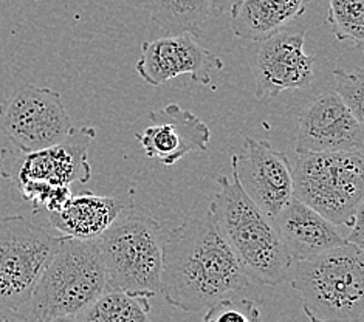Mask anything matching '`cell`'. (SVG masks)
<instances>
[{"label": "cell", "mask_w": 364, "mask_h": 322, "mask_svg": "<svg viewBox=\"0 0 364 322\" xmlns=\"http://www.w3.org/2000/svg\"><path fill=\"white\" fill-rule=\"evenodd\" d=\"M63 237L22 215H0V307H27Z\"/></svg>", "instance_id": "obj_8"}, {"label": "cell", "mask_w": 364, "mask_h": 322, "mask_svg": "<svg viewBox=\"0 0 364 322\" xmlns=\"http://www.w3.org/2000/svg\"><path fill=\"white\" fill-rule=\"evenodd\" d=\"M274 225L293 264L348 243L336 225L294 197L274 217Z\"/></svg>", "instance_id": "obj_15"}, {"label": "cell", "mask_w": 364, "mask_h": 322, "mask_svg": "<svg viewBox=\"0 0 364 322\" xmlns=\"http://www.w3.org/2000/svg\"><path fill=\"white\" fill-rule=\"evenodd\" d=\"M149 299L121 291H104L75 316L76 322H152Z\"/></svg>", "instance_id": "obj_19"}, {"label": "cell", "mask_w": 364, "mask_h": 322, "mask_svg": "<svg viewBox=\"0 0 364 322\" xmlns=\"http://www.w3.org/2000/svg\"><path fill=\"white\" fill-rule=\"evenodd\" d=\"M202 322H261V310L250 299H219L206 308Z\"/></svg>", "instance_id": "obj_22"}, {"label": "cell", "mask_w": 364, "mask_h": 322, "mask_svg": "<svg viewBox=\"0 0 364 322\" xmlns=\"http://www.w3.org/2000/svg\"><path fill=\"white\" fill-rule=\"evenodd\" d=\"M240 188L250 200L274 220L293 197V177L287 154L267 141L245 136L244 152L231 156Z\"/></svg>", "instance_id": "obj_11"}, {"label": "cell", "mask_w": 364, "mask_h": 322, "mask_svg": "<svg viewBox=\"0 0 364 322\" xmlns=\"http://www.w3.org/2000/svg\"><path fill=\"white\" fill-rule=\"evenodd\" d=\"M363 210L355 217V220L350 226V232L349 236H346V240L348 243H352V245H357L360 248H363Z\"/></svg>", "instance_id": "obj_23"}, {"label": "cell", "mask_w": 364, "mask_h": 322, "mask_svg": "<svg viewBox=\"0 0 364 322\" xmlns=\"http://www.w3.org/2000/svg\"><path fill=\"white\" fill-rule=\"evenodd\" d=\"M151 19L169 36L198 38L210 16V0H144Z\"/></svg>", "instance_id": "obj_18"}, {"label": "cell", "mask_w": 364, "mask_h": 322, "mask_svg": "<svg viewBox=\"0 0 364 322\" xmlns=\"http://www.w3.org/2000/svg\"><path fill=\"white\" fill-rule=\"evenodd\" d=\"M132 193L121 197H104L92 193L72 195L59 211L50 213V223L63 236L76 240H95L109 230L118 217L132 210Z\"/></svg>", "instance_id": "obj_16"}, {"label": "cell", "mask_w": 364, "mask_h": 322, "mask_svg": "<svg viewBox=\"0 0 364 322\" xmlns=\"http://www.w3.org/2000/svg\"><path fill=\"white\" fill-rule=\"evenodd\" d=\"M290 285L310 322H360L364 302L363 248L346 243L291 265Z\"/></svg>", "instance_id": "obj_5"}, {"label": "cell", "mask_w": 364, "mask_h": 322, "mask_svg": "<svg viewBox=\"0 0 364 322\" xmlns=\"http://www.w3.org/2000/svg\"><path fill=\"white\" fill-rule=\"evenodd\" d=\"M222 68L223 60L203 48L191 34L144 42L135 65L141 80L152 87L180 75H188L196 84L206 87L213 82V73Z\"/></svg>", "instance_id": "obj_13"}, {"label": "cell", "mask_w": 364, "mask_h": 322, "mask_svg": "<svg viewBox=\"0 0 364 322\" xmlns=\"http://www.w3.org/2000/svg\"><path fill=\"white\" fill-rule=\"evenodd\" d=\"M144 154L172 166L191 152H205L211 140V130L193 112L172 102L149 115V126L136 134Z\"/></svg>", "instance_id": "obj_14"}, {"label": "cell", "mask_w": 364, "mask_h": 322, "mask_svg": "<svg viewBox=\"0 0 364 322\" xmlns=\"http://www.w3.org/2000/svg\"><path fill=\"white\" fill-rule=\"evenodd\" d=\"M311 0H240L230 11L234 36L261 42L304 14Z\"/></svg>", "instance_id": "obj_17"}, {"label": "cell", "mask_w": 364, "mask_h": 322, "mask_svg": "<svg viewBox=\"0 0 364 322\" xmlns=\"http://www.w3.org/2000/svg\"><path fill=\"white\" fill-rule=\"evenodd\" d=\"M306 31L282 30L247 47L255 97L270 102L282 92L306 89L314 81L315 58L306 53Z\"/></svg>", "instance_id": "obj_10"}, {"label": "cell", "mask_w": 364, "mask_h": 322, "mask_svg": "<svg viewBox=\"0 0 364 322\" xmlns=\"http://www.w3.org/2000/svg\"><path fill=\"white\" fill-rule=\"evenodd\" d=\"M327 22L333 36L361 48L364 43V0H327Z\"/></svg>", "instance_id": "obj_20"}, {"label": "cell", "mask_w": 364, "mask_h": 322, "mask_svg": "<svg viewBox=\"0 0 364 322\" xmlns=\"http://www.w3.org/2000/svg\"><path fill=\"white\" fill-rule=\"evenodd\" d=\"M219 190L210 205L211 219L223 240L244 267L250 281L274 286L291 269V259L277 234L274 220L240 188L236 172L218 177Z\"/></svg>", "instance_id": "obj_2"}, {"label": "cell", "mask_w": 364, "mask_h": 322, "mask_svg": "<svg viewBox=\"0 0 364 322\" xmlns=\"http://www.w3.org/2000/svg\"><path fill=\"white\" fill-rule=\"evenodd\" d=\"M47 322H76L75 316H59V318H53Z\"/></svg>", "instance_id": "obj_26"}, {"label": "cell", "mask_w": 364, "mask_h": 322, "mask_svg": "<svg viewBox=\"0 0 364 322\" xmlns=\"http://www.w3.org/2000/svg\"><path fill=\"white\" fill-rule=\"evenodd\" d=\"M333 90L336 97L343 101L346 107L360 123L364 119V73L361 68L353 72H346L343 68H335L332 72Z\"/></svg>", "instance_id": "obj_21"}, {"label": "cell", "mask_w": 364, "mask_h": 322, "mask_svg": "<svg viewBox=\"0 0 364 322\" xmlns=\"http://www.w3.org/2000/svg\"><path fill=\"white\" fill-rule=\"evenodd\" d=\"M239 2L240 0H210V6L218 14H225L230 13Z\"/></svg>", "instance_id": "obj_25"}, {"label": "cell", "mask_w": 364, "mask_h": 322, "mask_svg": "<svg viewBox=\"0 0 364 322\" xmlns=\"http://www.w3.org/2000/svg\"><path fill=\"white\" fill-rule=\"evenodd\" d=\"M0 129L21 152H36L64 141L75 129L60 95L23 85L0 102Z\"/></svg>", "instance_id": "obj_9"}, {"label": "cell", "mask_w": 364, "mask_h": 322, "mask_svg": "<svg viewBox=\"0 0 364 322\" xmlns=\"http://www.w3.org/2000/svg\"><path fill=\"white\" fill-rule=\"evenodd\" d=\"M93 127H75L64 141L36 152L5 149L0 154V176L8 180L34 213L59 211L73 195L72 183H87L92 177L89 147Z\"/></svg>", "instance_id": "obj_3"}, {"label": "cell", "mask_w": 364, "mask_h": 322, "mask_svg": "<svg viewBox=\"0 0 364 322\" xmlns=\"http://www.w3.org/2000/svg\"><path fill=\"white\" fill-rule=\"evenodd\" d=\"M0 322H30L22 311L0 307Z\"/></svg>", "instance_id": "obj_24"}, {"label": "cell", "mask_w": 364, "mask_h": 322, "mask_svg": "<svg viewBox=\"0 0 364 322\" xmlns=\"http://www.w3.org/2000/svg\"><path fill=\"white\" fill-rule=\"evenodd\" d=\"M106 291V273L95 240L63 237L22 311L30 322L76 316Z\"/></svg>", "instance_id": "obj_6"}, {"label": "cell", "mask_w": 364, "mask_h": 322, "mask_svg": "<svg viewBox=\"0 0 364 322\" xmlns=\"http://www.w3.org/2000/svg\"><path fill=\"white\" fill-rule=\"evenodd\" d=\"M166 231L144 211L121 214L98 239L106 273V291L151 299L160 293L163 245Z\"/></svg>", "instance_id": "obj_4"}, {"label": "cell", "mask_w": 364, "mask_h": 322, "mask_svg": "<svg viewBox=\"0 0 364 322\" xmlns=\"http://www.w3.org/2000/svg\"><path fill=\"white\" fill-rule=\"evenodd\" d=\"M363 123L352 115L335 92L319 95L301 110L294 144L296 154H363Z\"/></svg>", "instance_id": "obj_12"}, {"label": "cell", "mask_w": 364, "mask_h": 322, "mask_svg": "<svg viewBox=\"0 0 364 322\" xmlns=\"http://www.w3.org/2000/svg\"><path fill=\"white\" fill-rule=\"evenodd\" d=\"M250 282L210 213L202 219L189 217L164 237L160 293L169 306L206 310L225 294L245 290Z\"/></svg>", "instance_id": "obj_1"}, {"label": "cell", "mask_w": 364, "mask_h": 322, "mask_svg": "<svg viewBox=\"0 0 364 322\" xmlns=\"http://www.w3.org/2000/svg\"><path fill=\"white\" fill-rule=\"evenodd\" d=\"M293 197L336 226L350 228L363 210L364 160L360 152L298 154Z\"/></svg>", "instance_id": "obj_7"}]
</instances>
